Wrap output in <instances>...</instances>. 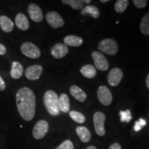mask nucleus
Instances as JSON below:
<instances>
[{
    "label": "nucleus",
    "instance_id": "obj_35",
    "mask_svg": "<svg viewBox=\"0 0 149 149\" xmlns=\"http://www.w3.org/2000/svg\"><path fill=\"white\" fill-rule=\"evenodd\" d=\"M86 149H97V148L96 147L94 146H90L87 147V148Z\"/></svg>",
    "mask_w": 149,
    "mask_h": 149
},
{
    "label": "nucleus",
    "instance_id": "obj_1",
    "mask_svg": "<svg viewBox=\"0 0 149 149\" xmlns=\"http://www.w3.org/2000/svg\"><path fill=\"white\" fill-rule=\"evenodd\" d=\"M16 104L22 118L31 121L35 114L36 99L33 91L27 87H23L16 93Z\"/></svg>",
    "mask_w": 149,
    "mask_h": 149
},
{
    "label": "nucleus",
    "instance_id": "obj_31",
    "mask_svg": "<svg viewBox=\"0 0 149 149\" xmlns=\"http://www.w3.org/2000/svg\"><path fill=\"white\" fill-rule=\"evenodd\" d=\"M5 88H6V84L4 82V81H3V78L1 77V75H0V91H3L5 89Z\"/></svg>",
    "mask_w": 149,
    "mask_h": 149
},
{
    "label": "nucleus",
    "instance_id": "obj_22",
    "mask_svg": "<svg viewBox=\"0 0 149 149\" xmlns=\"http://www.w3.org/2000/svg\"><path fill=\"white\" fill-rule=\"evenodd\" d=\"M81 13L82 15H90L93 18H98L100 15V12L98 8H97L95 6H86L84 8H82L81 11Z\"/></svg>",
    "mask_w": 149,
    "mask_h": 149
},
{
    "label": "nucleus",
    "instance_id": "obj_18",
    "mask_svg": "<svg viewBox=\"0 0 149 149\" xmlns=\"http://www.w3.org/2000/svg\"><path fill=\"white\" fill-rule=\"evenodd\" d=\"M0 26L3 32L10 33L14 29V24L8 17L1 15L0 17Z\"/></svg>",
    "mask_w": 149,
    "mask_h": 149
},
{
    "label": "nucleus",
    "instance_id": "obj_37",
    "mask_svg": "<svg viewBox=\"0 0 149 149\" xmlns=\"http://www.w3.org/2000/svg\"><path fill=\"white\" fill-rule=\"evenodd\" d=\"M84 3H89L91 2V1H89V0H87V1H86V0H84Z\"/></svg>",
    "mask_w": 149,
    "mask_h": 149
},
{
    "label": "nucleus",
    "instance_id": "obj_5",
    "mask_svg": "<svg viewBox=\"0 0 149 149\" xmlns=\"http://www.w3.org/2000/svg\"><path fill=\"white\" fill-rule=\"evenodd\" d=\"M106 116L102 112H96L93 115V124L96 133L100 136H104L106 131L104 128V122Z\"/></svg>",
    "mask_w": 149,
    "mask_h": 149
},
{
    "label": "nucleus",
    "instance_id": "obj_26",
    "mask_svg": "<svg viewBox=\"0 0 149 149\" xmlns=\"http://www.w3.org/2000/svg\"><path fill=\"white\" fill-rule=\"evenodd\" d=\"M69 115L72 120H74L75 122L78 123V124H84L86 122L85 116L79 112L72 111L69 113Z\"/></svg>",
    "mask_w": 149,
    "mask_h": 149
},
{
    "label": "nucleus",
    "instance_id": "obj_19",
    "mask_svg": "<svg viewBox=\"0 0 149 149\" xmlns=\"http://www.w3.org/2000/svg\"><path fill=\"white\" fill-rule=\"evenodd\" d=\"M24 68L22 65L18 61H13L12 64V68L10 70L11 77L15 79H19L23 74Z\"/></svg>",
    "mask_w": 149,
    "mask_h": 149
},
{
    "label": "nucleus",
    "instance_id": "obj_7",
    "mask_svg": "<svg viewBox=\"0 0 149 149\" xmlns=\"http://www.w3.org/2000/svg\"><path fill=\"white\" fill-rule=\"evenodd\" d=\"M97 97L100 103L106 107L111 105L113 101V96L111 91L105 86H100L99 87Z\"/></svg>",
    "mask_w": 149,
    "mask_h": 149
},
{
    "label": "nucleus",
    "instance_id": "obj_9",
    "mask_svg": "<svg viewBox=\"0 0 149 149\" xmlns=\"http://www.w3.org/2000/svg\"><path fill=\"white\" fill-rule=\"evenodd\" d=\"M46 19L48 24L53 29H59L64 25V19L58 13L55 11L48 12L46 15Z\"/></svg>",
    "mask_w": 149,
    "mask_h": 149
},
{
    "label": "nucleus",
    "instance_id": "obj_33",
    "mask_svg": "<svg viewBox=\"0 0 149 149\" xmlns=\"http://www.w3.org/2000/svg\"><path fill=\"white\" fill-rule=\"evenodd\" d=\"M6 53V48L5 46H3V44H0V55H5Z\"/></svg>",
    "mask_w": 149,
    "mask_h": 149
},
{
    "label": "nucleus",
    "instance_id": "obj_36",
    "mask_svg": "<svg viewBox=\"0 0 149 149\" xmlns=\"http://www.w3.org/2000/svg\"><path fill=\"white\" fill-rule=\"evenodd\" d=\"M109 0H101V2L102 3H107V2H109Z\"/></svg>",
    "mask_w": 149,
    "mask_h": 149
},
{
    "label": "nucleus",
    "instance_id": "obj_11",
    "mask_svg": "<svg viewBox=\"0 0 149 149\" xmlns=\"http://www.w3.org/2000/svg\"><path fill=\"white\" fill-rule=\"evenodd\" d=\"M43 68L40 65H33L26 69L25 76L29 80H37L41 77Z\"/></svg>",
    "mask_w": 149,
    "mask_h": 149
},
{
    "label": "nucleus",
    "instance_id": "obj_29",
    "mask_svg": "<svg viewBox=\"0 0 149 149\" xmlns=\"http://www.w3.org/2000/svg\"><path fill=\"white\" fill-rule=\"evenodd\" d=\"M55 149H74V145L71 141L69 140V139H67V140L63 141Z\"/></svg>",
    "mask_w": 149,
    "mask_h": 149
},
{
    "label": "nucleus",
    "instance_id": "obj_32",
    "mask_svg": "<svg viewBox=\"0 0 149 149\" xmlns=\"http://www.w3.org/2000/svg\"><path fill=\"white\" fill-rule=\"evenodd\" d=\"M109 149H122V146L118 143H114L109 146Z\"/></svg>",
    "mask_w": 149,
    "mask_h": 149
},
{
    "label": "nucleus",
    "instance_id": "obj_8",
    "mask_svg": "<svg viewBox=\"0 0 149 149\" xmlns=\"http://www.w3.org/2000/svg\"><path fill=\"white\" fill-rule=\"evenodd\" d=\"M92 58L94 61L95 66L97 69L102 71L107 70L109 68V64L108 60L103 54L100 52L94 51L92 53Z\"/></svg>",
    "mask_w": 149,
    "mask_h": 149
},
{
    "label": "nucleus",
    "instance_id": "obj_12",
    "mask_svg": "<svg viewBox=\"0 0 149 149\" xmlns=\"http://www.w3.org/2000/svg\"><path fill=\"white\" fill-rule=\"evenodd\" d=\"M28 11H29L30 17H31L33 22H40L44 19V15H43L42 9L38 6L35 4V3H31L29 6Z\"/></svg>",
    "mask_w": 149,
    "mask_h": 149
},
{
    "label": "nucleus",
    "instance_id": "obj_6",
    "mask_svg": "<svg viewBox=\"0 0 149 149\" xmlns=\"http://www.w3.org/2000/svg\"><path fill=\"white\" fill-rule=\"evenodd\" d=\"M49 125L46 120H40L35 124L33 130V136L35 139H41L44 137L48 131Z\"/></svg>",
    "mask_w": 149,
    "mask_h": 149
},
{
    "label": "nucleus",
    "instance_id": "obj_23",
    "mask_svg": "<svg viewBox=\"0 0 149 149\" xmlns=\"http://www.w3.org/2000/svg\"><path fill=\"white\" fill-rule=\"evenodd\" d=\"M141 33L144 35H149V12L144 15L141 19L139 25Z\"/></svg>",
    "mask_w": 149,
    "mask_h": 149
},
{
    "label": "nucleus",
    "instance_id": "obj_15",
    "mask_svg": "<svg viewBox=\"0 0 149 149\" xmlns=\"http://www.w3.org/2000/svg\"><path fill=\"white\" fill-rule=\"evenodd\" d=\"M76 133L82 142L88 143L91 139V134L90 130L85 126H77L76 128Z\"/></svg>",
    "mask_w": 149,
    "mask_h": 149
},
{
    "label": "nucleus",
    "instance_id": "obj_4",
    "mask_svg": "<svg viewBox=\"0 0 149 149\" xmlns=\"http://www.w3.org/2000/svg\"><path fill=\"white\" fill-rule=\"evenodd\" d=\"M21 52L23 55L31 59H37L40 57L41 53L39 48L31 42H24L21 46Z\"/></svg>",
    "mask_w": 149,
    "mask_h": 149
},
{
    "label": "nucleus",
    "instance_id": "obj_14",
    "mask_svg": "<svg viewBox=\"0 0 149 149\" xmlns=\"http://www.w3.org/2000/svg\"><path fill=\"white\" fill-rule=\"evenodd\" d=\"M70 95L79 102H84L86 100L87 95L82 89L77 86H72L70 88Z\"/></svg>",
    "mask_w": 149,
    "mask_h": 149
},
{
    "label": "nucleus",
    "instance_id": "obj_10",
    "mask_svg": "<svg viewBox=\"0 0 149 149\" xmlns=\"http://www.w3.org/2000/svg\"><path fill=\"white\" fill-rule=\"evenodd\" d=\"M123 77V72L119 68H114L111 70L108 75V82L111 86H116L120 84Z\"/></svg>",
    "mask_w": 149,
    "mask_h": 149
},
{
    "label": "nucleus",
    "instance_id": "obj_20",
    "mask_svg": "<svg viewBox=\"0 0 149 149\" xmlns=\"http://www.w3.org/2000/svg\"><path fill=\"white\" fill-rule=\"evenodd\" d=\"M80 72H81V74L84 77L88 78V79L94 78L97 74V70L95 69V67L91 64H86L83 66L80 69Z\"/></svg>",
    "mask_w": 149,
    "mask_h": 149
},
{
    "label": "nucleus",
    "instance_id": "obj_34",
    "mask_svg": "<svg viewBox=\"0 0 149 149\" xmlns=\"http://www.w3.org/2000/svg\"><path fill=\"white\" fill-rule=\"evenodd\" d=\"M146 86L147 88L149 89V74L147 75L146 77Z\"/></svg>",
    "mask_w": 149,
    "mask_h": 149
},
{
    "label": "nucleus",
    "instance_id": "obj_2",
    "mask_svg": "<svg viewBox=\"0 0 149 149\" xmlns=\"http://www.w3.org/2000/svg\"><path fill=\"white\" fill-rule=\"evenodd\" d=\"M44 103L50 115L57 116L60 113L59 108V97L55 91H46L44 95Z\"/></svg>",
    "mask_w": 149,
    "mask_h": 149
},
{
    "label": "nucleus",
    "instance_id": "obj_28",
    "mask_svg": "<svg viewBox=\"0 0 149 149\" xmlns=\"http://www.w3.org/2000/svg\"><path fill=\"white\" fill-rule=\"evenodd\" d=\"M146 125V121L143 118H139L138 121H136L134 126V130L136 132H139L141 128Z\"/></svg>",
    "mask_w": 149,
    "mask_h": 149
},
{
    "label": "nucleus",
    "instance_id": "obj_24",
    "mask_svg": "<svg viewBox=\"0 0 149 149\" xmlns=\"http://www.w3.org/2000/svg\"><path fill=\"white\" fill-rule=\"evenodd\" d=\"M62 3L64 4L69 5L74 10H79V9L83 8L84 4V0H63Z\"/></svg>",
    "mask_w": 149,
    "mask_h": 149
},
{
    "label": "nucleus",
    "instance_id": "obj_25",
    "mask_svg": "<svg viewBox=\"0 0 149 149\" xmlns=\"http://www.w3.org/2000/svg\"><path fill=\"white\" fill-rule=\"evenodd\" d=\"M129 1L128 0H118L115 3L114 8L117 13H123L126 10Z\"/></svg>",
    "mask_w": 149,
    "mask_h": 149
},
{
    "label": "nucleus",
    "instance_id": "obj_21",
    "mask_svg": "<svg viewBox=\"0 0 149 149\" xmlns=\"http://www.w3.org/2000/svg\"><path fill=\"white\" fill-rule=\"evenodd\" d=\"M59 108L63 113H68L70 111V100L65 93H62L59 97Z\"/></svg>",
    "mask_w": 149,
    "mask_h": 149
},
{
    "label": "nucleus",
    "instance_id": "obj_16",
    "mask_svg": "<svg viewBox=\"0 0 149 149\" xmlns=\"http://www.w3.org/2000/svg\"><path fill=\"white\" fill-rule=\"evenodd\" d=\"M15 25L22 31H27L29 28V22L25 15L19 13L15 17Z\"/></svg>",
    "mask_w": 149,
    "mask_h": 149
},
{
    "label": "nucleus",
    "instance_id": "obj_3",
    "mask_svg": "<svg viewBox=\"0 0 149 149\" xmlns=\"http://www.w3.org/2000/svg\"><path fill=\"white\" fill-rule=\"evenodd\" d=\"M98 49L107 55H115L118 51V46L113 39H104L99 43Z\"/></svg>",
    "mask_w": 149,
    "mask_h": 149
},
{
    "label": "nucleus",
    "instance_id": "obj_27",
    "mask_svg": "<svg viewBox=\"0 0 149 149\" xmlns=\"http://www.w3.org/2000/svg\"><path fill=\"white\" fill-rule=\"evenodd\" d=\"M120 121L122 122L128 123L132 120V115L130 113V110H126V111H120Z\"/></svg>",
    "mask_w": 149,
    "mask_h": 149
},
{
    "label": "nucleus",
    "instance_id": "obj_17",
    "mask_svg": "<svg viewBox=\"0 0 149 149\" xmlns=\"http://www.w3.org/2000/svg\"><path fill=\"white\" fill-rule=\"evenodd\" d=\"M64 44L66 46L78 47L82 45L83 39L81 37L76 36V35H68L64 39Z\"/></svg>",
    "mask_w": 149,
    "mask_h": 149
},
{
    "label": "nucleus",
    "instance_id": "obj_30",
    "mask_svg": "<svg viewBox=\"0 0 149 149\" xmlns=\"http://www.w3.org/2000/svg\"><path fill=\"white\" fill-rule=\"evenodd\" d=\"M133 3L137 8H144L147 6L146 0H133Z\"/></svg>",
    "mask_w": 149,
    "mask_h": 149
},
{
    "label": "nucleus",
    "instance_id": "obj_13",
    "mask_svg": "<svg viewBox=\"0 0 149 149\" xmlns=\"http://www.w3.org/2000/svg\"><path fill=\"white\" fill-rule=\"evenodd\" d=\"M68 52V48L67 46L64 44L58 43L52 47L51 53L54 58L61 59L65 57Z\"/></svg>",
    "mask_w": 149,
    "mask_h": 149
}]
</instances>
